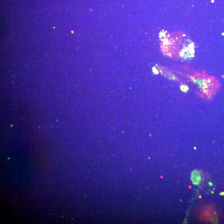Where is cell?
<instances>
[{"mask_svg": "<svg viewBox=\"0 0 224 224\" xmlns=\"http://www.w3.org/2000/svg\"><path fill=\"white\" fill-rule=\"evenodd\" d=\"M191 179L193 184L198 185L201 180V176L199 172L197 170L192 172Z\"/></svg>", "mask_w": 224, "mask_h": 224, "instance_id": "obj_1", "label": "cell"}, {"mask_svg": "<svg viewBox=\"0 0 224 224\" xmlns=\"http://www.w3.org/2000/svg\"><path fill=\"white\" fill-rule=\"evenodd\" d=\"M209 185L210 186H213V183L211 182H209Z\"/></svg>", "mask_w": 224, "mask_h": 224, "instance_id": "obj_2", "label": "cell"}, {"mask_svg": "<svg viewBox=\"0 0 224 224\" xmlns=\"http://www.w3.org/2000/svg\"><path fill=\"white\" fill-rule=\"evenodd\" d=\"M202 198L201 196V195H200V196H199L200 198Z\"/></svg>", "mask_w": 224, "mask_h": 224, "instance_id": "obj_3", "label": "cell"}, {"mask_svg": "<svg viewBox=\"0 0 224 224\" xmlns=\"http://www.w3.org/2000/svg\"><path fill=\"white\" fill-rule=\"evenodd\" d=\"M220 195H224V193H220Z\"/></svg>", "mask_w": 224, "mask_h": 224, "instance_id": "obj_4", "label": "cell"}]
</instances>
